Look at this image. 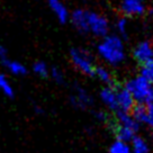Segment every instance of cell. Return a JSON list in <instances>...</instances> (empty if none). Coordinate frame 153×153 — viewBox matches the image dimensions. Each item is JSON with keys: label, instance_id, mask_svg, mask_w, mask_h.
<instances>
[{"label": "cell", "instance_id": "cell-11", "mask_svg": "<svg viewBox=\"0 0 153 153\" xmlns=\"http://www.w3.org/2000/svg\"><path fill=\"white\" fill-rule=\"evenodd\" d=\"M1 62L4 64V67L8 70V71L14 74V76H25L27 73V69L23 63L15 61V60H10L6 56L1 59Z\"/></svg>", "mask_w": 153, "mask_h": 153}, {"label": "cell", "instance_id": "cell-22", "mask_svg": "<svg viewBox=\"0 0 153 153\" xmlns=\"http://www.w3.org/2000/svg\"><path fill=\"white\" fill-rule=\"evenodd\" d=\"M146 107H148V111H146V118L144 124L153 128V105H146Z\"/></svg>", "mask_w": 153, "mask_h": 153}, {"label": "cell", "instance_id": "cell-19", "mask_svg": "<svg viewBox=\"0 0 153 153\" xmlns=\"http://www.w3.org/2000/svg\"><path fill=\"white\" fill-rule=\"evenodd\" d=\"M33 71L35 72V74H37L41 78H46L50 76V68L43 61H37V62L34 63Z\"/></svg>", "mask_w": 153, "mask_h": 153}, {"label": "cell", "instance_id": "cell-21", "mask_svg": "<svg viewBox=\"0 0 153 153\" xmlns=\"http://www.w3.org/2000/svg\"><path fill=\"white\" fill-rule=\"evenodd\" d=\"M50 76H52V79L57 83H63L64 82V74L63 72L56 67H53L50 69Z\"/></svg>", "mask_w": 153, "mask_h": 153}, {"label": "cell", "instance_id": "cell-10", "mask_svg": "<svg viewBox=\"0 0 153 153\" xmlns=\"http://www.w3.org/2000/svg\"><path fill=\"white\" fill-rule=\"evenodd\" d=\"M45 1L48 2V7L52 9L53 13L55 14L60 23L65 24L70 19L69 10H68L67 6L63 4V1H61V0H45Z\"/></svg>", "mask_w": 153, "mask_h": 153}, {"label": "cell", "instance_id": "cell-18", "mask_svg": "<svg viewBox=\"0 0 153 153\" xmlns=\"http://www.w3.org/2000/svg\"><path fill=\"white\" fill-rule=\"evenodd\" d=\"M140 76H142L143 78H145L149 82H151L153 85V60L141 64Z\"/></svg>", "mask_w": 153, "mask_h": 153}, {"label": "cell", "instance_id": "cell-13", "mask_svg": "<svg viewBox=\"0 0 153 153\" xmlns=\"http://www.w3.org/2000/svg\"><path fill=\"white\" fill-rule=\"evenodd\" d=\"M131 149L133 153H149L150 152V148L149 144L145 140L140 136V135H135L134 139L131 141Z\"/></svg>", "mask_w": 153, "mask_h": 153}, {"label": "cell", "instance_id": "cell-20", "mask_svg": "<svg viewBox=\"0 0 153 153\" xmlns=\"http://www.w3.org/2000/svg\"><path fill=\"white\" fill-rule=\"evenodd\" d=\"M116 29L123 38H127V19L125 16L120 18L116 23Z\"/></svg>", "mask_w": 153, "mask_h": 153}, {"label": "cell", "instance_id": "cell-5", "mask_svg": "<svg viewBox=\"0 0 153 153\" xmlns=\"http://www.w3.org/2000/svg\"><path fill=\"white\" fill-rule=\"evenodd\" d=\"M120 11L125 17L143 16L146 13V6L144 1L137 0H122Z\"/></svg>", "mask_w": 153, "mask_h": 153}, {"label": "cell", "instance_id": "cell-2", "mask_svg": "<svg viewBox=\"0 0 153 153\" xmlns=\"http://www.w3.org/2000/svg\"><path fill=\"white\" fill-rule=\"evenodd\" d=\"M97 51L99 56L110 65H118L125 59L123 38L118 35H106L102 37Z\"/></svg>", "mask_w": 153, "mask_h": 153}, {"label": "cell", "instance_id": "cell-24", "mask_svg": "<svg viewBox=\"0 0 153 153\" xmlns=\"http://www.w3.org/2000/svg\"><path fill=\"white\" fill-rule=\"evenodd\" d=\"M4 57H6V51L2 48V45H0V59H4Z\"/></svg>", "mask_w": 153, "mask_h": 153}, {"label": "cell", "instance_id": "cell-4", "mask_svg": "<svg viewBox=\"0 0 153 153\" xmlns=\"http://www.w3.org/2000/svg\"><path fill=\"white\" fill-rule=\"evenodd\" d=\"M70 57L73 67L78 71L86 74V76H95L96 65L94 62V57L89 51L85 48H72L70 52Z\"/></svg>", "mask_w": 153, "mask_h": 153}, {"label": "cell", "instance_id": "cell-23", "mask_svg": "<svg viewBox=\"0 0 153 153\" xmlns=\"http://www.w3.org/2000/svg\"><path fill=\"white\" fill-rule=\"evenodd\" d=\"M94 115H95L96 118H97L98 120H100V122H107V120H108V115L106 114L104 110H98V111H95Z\"/></svg>", "mask_w": 153, "mask_h": 153}, {"label": "cell", "instance_id": "cell-25", "mask_svg": "<svg viewBox=\"0 0 153 153\" xmlns=\"http://www.w3.org/2000/svg\"><path fill=\"white\" fill-rule=\"evenodd\" d=\"M137 1H145V0H137Z\"/></svg>", "mask_w": 153, "mask_h": 153}, {"label": "cell", "instance_id": "cell-6", "mask_svg": "<svg viewBox=\"0 0 153 153\" xmlns=\"http://www.w3.org/2000/svg\"><path fill=\"white\" fill-rule=\"evenodd\" d=\"M116 95H117V106H118V111H125V113H131L136 102L134 100L133 96L126 88L120 87L117 85L116 87Z\"/></svg>", "mask_w": 153, "mask_h": 153}, {"label": "cell", "instance_id": "cell-15", "mask_svg": "<svg viewBox=\"0 0 153 153\" xmlns=\"http://www.w3.org/2000/svg\"><path fill=\"white\" fill-rule=\"evenodd\" d=\"M146 111H148V107L146 105L143 104H136L132 109L131 114L134 117V120H136L139 124H144L145 123V118H146Z\"/></svg>", "mask_w": 153, "mask_h": 153}, {"label": "cell", "instance_id": "cell-17", "mask_svg": "<svg viewBox=\"0 0 153 153\" xmlns=\"http://www.w3.org/2000/svg\"><path fill=\"white\" fill-rule=\"evenodd\" d=\"M0 91L5 96L9 97V98H13L15 96L14 88L10 85V82L8 81L7 76L5 74H2V73H0Z\"/></svg>", "mask_w": 153, "mask_h": 153}, {"label": "cell", "instance_id": "cell-7", "mask_svg": "<svg viewBox=\"0 0 153 153\" xmlns=\"http://www.w3.org/2000/svg\"><path fill=\"white\" fill-rule=\"evenodd\" d=\"M70 99H71L72 106L80 109H86L88 107H91L94 104L92 97L89 95V92L80 86L74 87V92Z\"/></svg>", "mask_w": 153, "mask_h": 153}, {"label": "cell", "instance_id": "cell-14", "mask_svg": "<svg viewBox=\"0 0 153 153\" xmlns=\"http://www.w3.org/2000/svg\"><path fill=\"white\" fill-rule=\"evenodd\" d=\"M96 78H98L101 82H104L106 86H114L116 85L113 80V76L110 74V72L104 67H96L95 70V76Z\"/></svg>", "mask_w": 153, "mask_h": 153}, {"label": "cell", "instance_id": "cell-16", "mask_svg": "<svg viewBox=\"0 0 153 153\" xmlns=\"http://www.w3.org/2000/svg\"><path fill=\"white\" fill-rule=\"evenodd\" d=\"M109 153H133L131 145L126 142L116 140L109 148Z\"/></svg>", "mask_w": 153, "mask_h": 153}, {"label": "cell", "instance_id": "cell-3", "mask_svg": "<svg viewBox=\"0 0 153 153\" xmlns=\"http://www.w3.org/2000/svg\"><path fill=\"white\" fill-rule=\"evenodd\" d=\"M125 88L132 94L136 104L153 105V85L142 76L129 79L125 83Z\"/></svg>", "mask_w": 153, "mask_h": 153}, {"label": "cell", "instance_id": "cell-8", "mask_svg": "<svg viewBox=\"0 0 153 153\" xmlns=\"http://www.w3.org/2000/svg\"><path fill=\"white\" fill-rule=\"evenodd\" d=\"M133 56L140 64H143V63L149 62V61L153 60L152 43L149 42V41L140 42V43L136 45V48H134Z\"/></svg>", "mask_w": 153, "mask_h": 153}, {"label": "cell", "instance_id": "cell-12", "mask_svg": "<svg viewBox=\"0 0 153 153\" xmlns=\"http://www.w3.org/2000/svg\"><path fill=\"white\" fill-rule=\"evenodd\" d=\"M114 133L116 135V140H120V141H123V142H126V143H131V141L134 139V136L137 135V131L115 124Z\"/></svg>", "mask_w": 153, "mask_h": 153}, {"label": "cell", "instance_id": "cell-9", "mask_svg": "<svg viewBox=\"0 0 153 153\" xmlns=\"http://www.w3.org/2000/svg\"><path fill=\"white\" fill-rule=\"evenodd\" d=\"M116 87L114 86H106L100 91V99L102 104L109 110L117 113L118 111V106H117V95H116Z\"/></svg>", "mask_w": 153, "mask_h": 153}, {"label": "cell", "instance_id": "cell-1", "mask_svg": "<svg viewBox=\"0 0 153 153\" xmlns=\"http://www.w3.org/2000/svg\"><path fill=\"white\" fill-rule=\"evenodd\" d=\"M71 23L81 34L91 33L98 37L108 35L109 23L104 15L88 9H76L71 14Z\"/></svg>", "mask_w": 153, "mask_h": 153}]
</instances>
